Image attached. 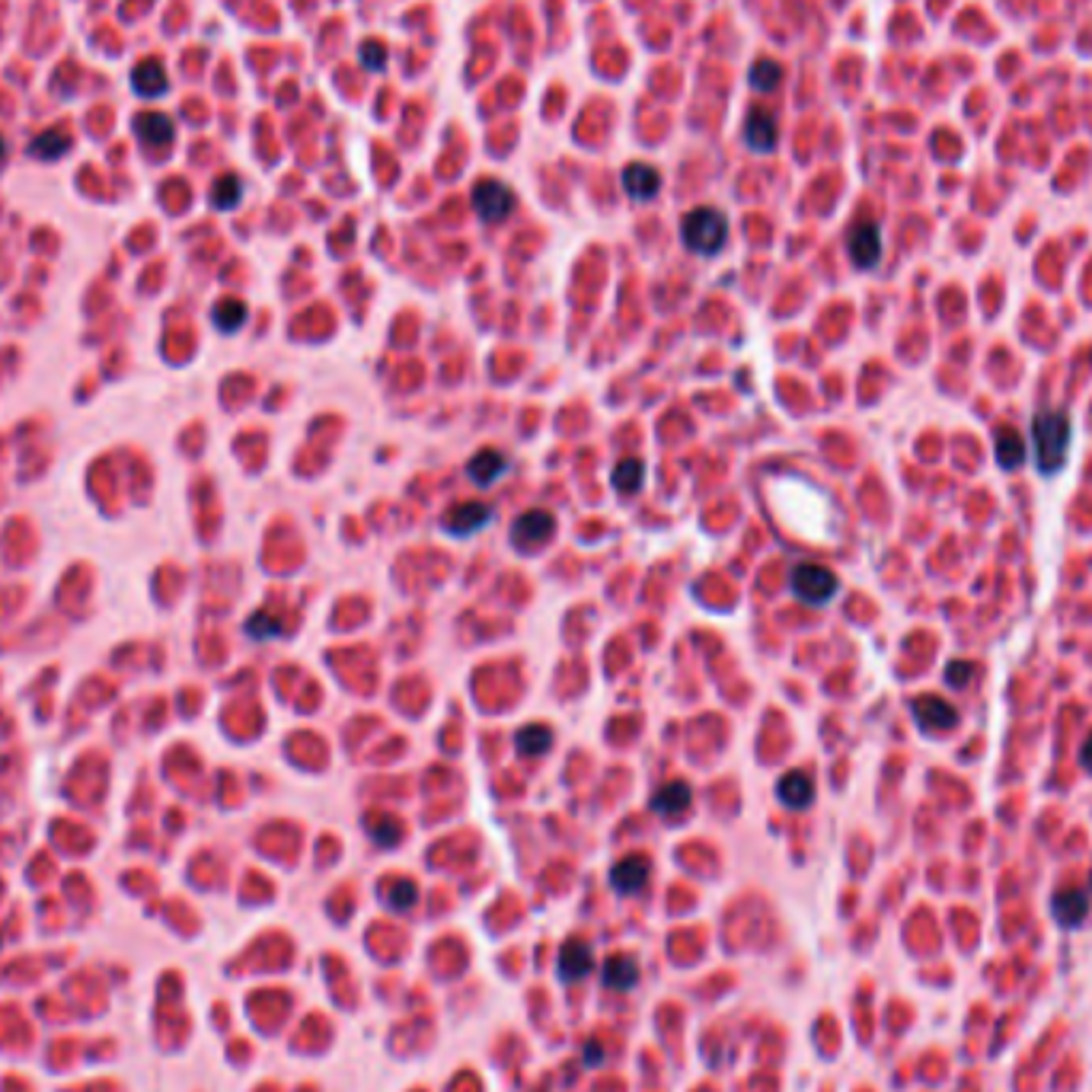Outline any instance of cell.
Returning a JSON list of instances; mask_svg holds the SVG:
<instances>
[{
    "label": "cell",
    "instance_id": "obj_28",
    "mask_svg": "<svg viewBox=\"0 0 1092 1092\" xmlns=\"http://www.w3.org/2000/svg\"><path fill=\"white\" fill-rule=\"evenodd\" d=\"M358 57H362V64L368 70H384L387 68V48L380 45V42H362Z\"/></svg>",
    "mask_w": 1092,
    "mask_h": 1092
},
{
    "label": "cell",
    "instance_id": "obj_17",
    "mask_svg": "<svg viewBox=\"0 0 1092 1092\" xmlns=\"http://www.w3.org/2000/svg\"><path fill=\"white\" fill-rule=\"evenodd\" d=\"M780 799H782V805H789V808H808L811 799H815V782H811V776L802 770L786 773L780 780Z\"/></svg>",
    "mask_w": 1092,
    "mask_h": 1092
},
{
    "label": "cell",
    "instance_id": "obj_3",
    "mask_svg": "<svg viewBox=\"0 0 1092 1092\" xmlns=\"http://www.w3.org/2000/svg\"><path fill=\"white\" fill-rule=\"evenodd\" d=\"M789 585H793L795 598H802L805 603H811V607H821V603H828L833 594H837L840 581H837V575H833L831 569H824V565L805 563V565H795L793 569Z\"/></svg>",
    "mask_w": 1092,
    "mask_h": 1092
},
{
    "label": "cell",
    "instance_id": "obj_20",
    "mask_svg": "<svg viewBox=\"0 0 1092 1092\" xmlns=\"http://www.w3.org/2000/svg\"><path fill=\"white\" fill-rule=\"evenodd\" d=\"M505 470H508V457L499 454V451H479L470 460V479L476 486H492Z\"/></svg>",
    "mask_w": 1092,
    "mask_h": 1092
},
{
    "label": "cell",
    "instance_id": "obj_4",
    "mask_svg": "<svg viewBox=\"0 0 1092 1092\" xmlns=\"http://www.w3.org/2000/svg\"><path fill=\"white\" fill-rule=\"evenodd\" d=\"M473 208H476V214L486 224H499V221H505L512 214L514 192L505 183H499V179H483L473 189Z\"/></svg>",
    "mask_w": 1092,
    "mask_h": 1092
},
{
    "label": "cell",
    "instance_id": "obj_30",
    "mask_svg": "<svg viewBox=\"0 0 1092 1092\" xmlns=\"http://www.w3.org/2000/svg\"><path fill=\"white\" fill-rule=\"evenodd\" d=\"M390 901H393V904H397V908H400V910H406V908H409V904H413V901H415V888H413V885H409V882H400V885H397V897H390Z\"/></svg>",
    "mask_w": 1092,
    "mask_h": 1092
},
{
    "label": "cell",
    "instance_id": "obj_23",
    "mask_svg": "<svg viewBox=\"0 0 1092 1092\" xmlns=\"http://www.w3.org/2000/svg\"><path fill=\"white\" fill-rule=\"evenodd\" d=\"M514 744H517V751H521V754H527V757H537V754H543L546 747L552 744V731L543 729V725H527V729L517 731Z\"/></svg>",
    "mask_w": 1092,
    "mask_h": 1092
},
{
    "label": "cell",
    "instance_id": "obj_16",
    "mask_svg": "<svg viewBox=\"0 0 1092 1092\" xmlns=\"http://www.w3.org/2000/svg\"><path fill=\"white\" fill-rule=\"evenodd\" d=\"M603 984L614 990H632L639 984V961L632 955H610L603 961Z\"/></svg>",
    "mask_w": 1092,
    "mask_h": 1092
},
{
    "label": "cell",
    "instance_id": "obj_1",
    "mask_svg": "<svg viewBox=\"0 0 1092 1092\" xmlns=\"http://www.w3.org/2000/svg\"><path fill=\"white\" fill-rule=\"evenodd\" d=\"M1032 444H1035V466L1041 476H1054L1063 470L1070 454V415L1060 409L1038 413L1032 422Z\"/></svg>",
    "mask_w": 1092,
    "mask_h": 1092
},
{
    "label": "cell",
    "instance_id": "obj_24",
    "mask_svg": "<svg viewBox=\"0 0 1092 1092\" xmlns=\"http://www.w3.org/2000/svg\"><path fill=\"white\" fill-rule=\"evenodd\" d=\"M639 486H642V463L639 460H620V463L614 466V489L623 495H632L639 492Z\"/></svg>",
    "mask_w": 1092,
    "mask_h": 1092
},
{
    "label": "cell",
    "instance_id": "obj_25",
    "mask_svg": "<svg viewBox=\"0 0 1092 1092\" xmlns=\"http://www.w3.org/2000/svg\"><path fill=\"white\" fill-rule=\"evenodd\" d=\"M243 196V183L236 176H221L218 183H214L211 189V205L221 208V211H230V208H236V201Z\"/></svg>",
    "mask_w": 1092,
    "mask_h": 1092
},
{
    "label": "cell",
    "instance_id": "obj_10",
    "mask_svg": "<svg viewBox=\"0 0 1092 1092\" xmlns=\"http://www.w3.org/2000/svg\"><path fill=\"white\" fill-rule=\"evenodd\" d=\"M623 189H627V196L636 201L655 198L661 189V172L655 167H649V163H629V167L623 170Z\"/></svg>",
    "mask_w": 1092,
    "mask_h": 1092
},
{
    "label": "cell",
    "instance_id": "obj_12",
    "mask_svg": "<svg viewBox=\"0 0 1092 1092\" xmlns=\"http://www.w3.org/2000/svg\"><path fill=\"white\" fill-rule=\"evenodd\" d=\"M645 882H649V862H645L642 857H627L610 869V885H614L616 891H623V895H636V891H642Z\"/></svg>",
    "mask_w": 1092,
    "mask_h": 1092
},
{
    "label": "cell",
    "instance_id": "obj_18",
    "mask_svg": "<svg viewBox=\"0 0 1092 1092\" xmlns=\"http://www.w3.org/2000/svg\"><path fill=\"white\" fill-rule=\"evenodd\" d=\"M1051 910L1060 926H1080L1089 914V897L1083 891H1060V895H1054Z\"/></svg>",
    "mask_w": 1092,
    "mask_h": 1092
},
{
    "label": "cell",
    "instance_id": "obj_29",
    "mask_svg": "<svg viewBox=\"0 0 1092 1092\" xmlns=\"http://www.w3.org/2000/svg\"><path fill=\"white\" fill-rule=\"evenodd\" d=\"M971 678H974V665H968V661H952V665L946 667V680H948V687H955V690L968 687V680Z\"/></svg>",
    "mask_w": 1092,
    "mask_h": 1092
},
{
    "label": "cell",
    "instance_id": "obj_14",
    "mask_svg": "<svg viewBox=\"0 0 1092 1092\" xmlns=\"http://www.w3.org/2000/svg\"><path fill=\"white\" fill-rule=\"evenodd\" d=\"M690 802H693V793H690L687 782L674 780V782H665V786L658 789L655 795H652V808L658 811V815L665 818H674V815H684L690 808Z\"/></svg>",
    "mask_w": 1092,
    "mask_h": 1092
},
{
    "label": "cell",
    "instance_id": "obj_26",
    "mask_svg": "<svg viewBox=\"0 0 1092 1092\" xmlns=\"http://www.w3.org/2000/svg\"><path fill=\"white\" fill-rule=\"evenodd\" d=\"M243 320H247V307L240 304V300H224V304L214 307V323H218L224 333H234V329L243 326Z\"/></svg>",
    "mask_w": 1092,
    "mask_h": 1092
},
{
    "label": "cell",
    "instance_id": "obj_15",
    "mask_svg": "<svg viewBox=\"0 0 1092 1092\" xmlns=\"http://www.w3.org/2000/svg\"><path fill=\"white\" fill-rule=\"evenodd\" d=\"M134 132H138V138L144 144H150V147H167V144L172 141V134H176V128H172V121L163 112H141L138 119H134Z\"/></svg>",
    "mask_w": 1092,
    "mask_h": 1092
},
{
    "label": "cell",
    "instance_id": "obj_5",
    "mask_svg": "<svg viewBox=\"0 0 1092 1092\" xmlns=\"http://www.w3.org/2000/svg\"><path fill=\"white\" fill-rule=\"evenodd\" d=\"M552 530H556V517H552L550 512L534 508V512H524L512 524V543L517 546V550H534V546H540L543 540H550Z\"/></svg>",
    "mask_w": 1092,
    "mask_h": 1092
},
{
    "label": "cell",
    "instance_id": "obj_22",
    "mask_svg": "<svg viewBox=\"0 0 1092 1092\" xmlns=\"http://www.w3.org/2000/svg\"><path fill=\"white\" fill-rule=\"evenodd\" d=\"M780 81H782V68H780L776 61H770V57H760V61L751 68V74H747V83H751L757 93H770V90H776V86H780Z\"/></svg>",
    "mask_w": 1092,
    "mask_h": 1092
},
{
    "label": "cell",
    "instance_id": "obj_11",
    "mask_svg": "<svg viewBox=\"0 0 1092 1092\" xmlns=\"http://www.w3.org/2000/svg\"><path fill=\"white\" fill-rule=\"evenodd\" d=\"M132 86H134V93H141V96H147V99L163 96V93L170 90L167 70H163V64L157 61V57H147V61L134 64V70H132Z\"/></svg>",
    "mask_w": 1092,
    "mask_h": 1092
},
{
    "label": "cell",
    "instance_id": "obj_32",
    "mask_svg": "<svg viewBox=\"0 0 1092 1092\" xmlns=\"http://www.w3.org/2000/svg\"><path fill=\"white\" fill-rule=\"evenodd\" d=\"M6 160V141H4V134H0V163Z\"/></svg>",
    "mask_w": 1092,
    "mask_h": 1092
},
{
    "label": "cell",
    "instance_id": "obj_6",
    "mask_svg": "<svg viewBox=\"0 0 1092 1092\" xmlns=\"http://www.w3.org/2000/svg\"><path fill=\"white\" fill-rule=\"evenodd\" d=\"M846 249H850V259L859 265V269H872V265H879V259H882L879 224H872V221H859V224L850 230V236H846Z\"/></svg>",
    "mask_w": 1092,
    "mask_h": 1092
},
{
    "label": "cell",
    "instance_id": "obj_8",
    "mask_svg": "<svg viewBox=\"0 0 1092 1092\" xmlns=\"http://www.w3.org/2000/svg\"><path fill=\"white\" fill-rule=\"evenodd\" d=\"M776 138H780V132H776V119L767 109H751L744 119V144L751 150H757V154H770L776 147Z\"/></svg>",
    "mask_w": 1092,
    "mask_h": 1092
},
{
    "label": "cell",
    "instance_id": "obj_2",
    "mask_svg": "<svg viewBox=\"0 0 1092 1092\" xmlns=\"http://www.w3.org/2000/svg\"><path fill=\"white\" fill-rule=\"evenodd\" d=\"M687 249L700 256H716L725 247V236H729V224L716 208H693L680 224Z\"/></svg>",
    "mask_w": 1092,
    "mask_h": 1092
},
{
    "label": "cell",
    "instance_id": "obj_21",
    "mask_svg": "<svg viewBox=\"0 0 1092 1092\" xmlns=\"http://www.w3.org/2000/svg\"><path fill=\"white\" fill-rule=\"evenodd\" d=\"M994 444H997V463H1000L1003 470H1016V466L1025 460V441L1016 428H1000L994 435Z\"/></svg>",
    "mask_w": 1092,
    "mask_h": 1092
},
{
    "label": "cell",
    "instance_id": "obj_13",
    "mask_svg": "<svg viewBox=\"0 0 1092 1092\" xmlns=\"http://www.w3.org/2000/svg\"><path fill=\"white\" fill-rule=\"evenodd\" d=\"M591 968H594L591 948L581 943V939H572V943L563 946V952H559V974H563V981H581L585 974H591Z\"/></svg>",
    "mask_w": 1092,
    "mask_h": 1092
},
{
    "label": "cell",
    "instance_id": "obj_27",
    "mask_svg": "<svg viewBox=\"0 0 1092 1092\" xmlns=\"http://www.w3.org/2000/svg\"><path fill=\"white\" fill-rule=\"evenodd\" d=\"M247 632L253 639H272V636H278V632H282V627H278V620L272 614H253V616H249V623H247Z\"/></svg>",
    "mask_w": 1092,
    "mask_h": 1092
},
{
    "label": "cell",
    "instance_id": "obj_19",
    "mask_svg": "<svg viewBox=\"0 0 1092 1092\" xmlns=\"http://www.w3.org/2000/svg\"><path fill=\"white\" fill-rule=\"evenodd\" d=\"M68 150H70V134L64 128H48V132L35 134L32 144H29V154L35 160H61Z\"/></svg>",
    "mask_w": 1092,
    "mask_h": 1092
},
{
    "label": "cell",
    "instance_id": "obj_7",
    "mask_svg": "<svg viewBox=\"0 0 1092 1092\" xmlns=\"http://www.w3.org/2000/svg\"><path fill=\"white\" fill-rule=\"evenodd\" d=\"M914 718L923 731H948L959 725V709H955L948 700H939V696L926 693V696H920V700H914Z\"/></svg>",
    "mask_w": 1092,
    "mask_h": 1092
},
{
    "label": "cell",
    "instance_id": "obj_31",
    "mask_svg": "<svg viewBox=\"0 0 1092 1092\" xmlns=\"http://www.w3.org/2000/svg\"><path fill=\"white\" fill-rule=\"evenodd\" d=\"M1080 764L1092 773V735H1089L1086 742H1083V747H1080Z\"/></svg>",
    "mask_w": 1092,
    "mask_h": 1092
},
{
    "label": "cell",
    "instance_id": "obj_9",
    "mask_svg": "<svg viewBox=\"0 0 1092 1092\" xmlns=\"http://www.w3.org/2000/svg\"><path fill=\"white\" fill-rule=\"evenodd\" d=\"M489 517H492V508L483 505V502H463V505L451 508L448 517H444V527L454 537H466V534H476L479 527H486Z\"/></svg>",
    "mask_w": 1092,
    "mask_h": 1092
}]
</instances>
